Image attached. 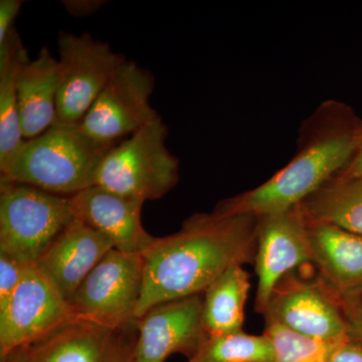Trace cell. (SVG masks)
Segmentation results:
<instances>
[{
	"label": "cell",
	"instance_id": "22",
	"mask_svg": "<svg viewBox=\"0 0 362 362\" xmlns=\"http://www.w3.org/2000/svg\"><path fill=\"white\" fill-rule=\"evenodd\" d=\"M264 334L273 349L271 362H329L331 349L337 342L305 337L272 321H266Z\"/></svg>",
	"mask_w": 362,
	"mask_h": 362
},
{
	"label": "cell",
	"instance_id": "26",
	"mask_svg": "<svg viewBox=\"0 0 362 362\" xmlns=\"http://www.w3.org/2000/svg\"><path fill=\"white\" fill-rule=\"evenodd\" d=\"M350 326V337H362V293L343 302Z\"/></svg>",
	"mask_w": 362,
	"mask_h": 362
},
{
	"label": "cell",
	"instance_id": "4",
	"mask_svg": "<svg viewBox=\"0 0 362 362\" xmlns=\"http://www.w3.org/2000/svg\"><path fill=\"white\" fill-rule=\"evenodd\" d=\"M168 134L159 117L117 143L102 159L95 185L143 202L161 199L180 180V160L166 146Z\"/></svg>",
	"mask_w": 362,
	"mask_h": 362
},
{
	"label": "cell",
	"instance_id": "3",
	"mask_svg": "<svg viewBox=\"0 0 362 362\" xmlns=\"http://www.w3.org/2000/svg\"><path fill=\"white\" fill-rule=\"evenodd\" d=\"M115 145L98 141L80 124L54 123L23 141L13 160L0 171V180L73 197L94 187L102 159Z\"/></svg>",
	"mask_w": 362,
	"mask_h": 362
},
{
	"label": "cell",
	"instance_id": "25",
	"mask_svg": "<svg viewBox=\"0 0 362 362\" xmlns=\"http://www.w3.org/2000/svg\"><path fill=\"white\" fill-rule=\"evenodd\" d=\"M23 1L21 0H1L0 1V44L14 30V21L20 13Z\"/></svg>",
	"mask_w": 362,
	"mask_h": 362
},
{
	"label": "cell",
	"instance_id": "21",
	"mask_svg": "<svg viewBox=\"0 0 362 362\" xmlns=\"http://www.w3.org/2000/svg\"><path fill=\"white\" fill-rule=\"evenodd\" d=\"M273 349L266 334L244 331L230 334L204 335L188 362H271Z\"/></svg>",
	"mask_w": 362,
	"mask_h": 362
},
{
	"label": "cell",
	"instance_id": "12",
	"mask_svg": "<svg viewBox=\"0 0 362 362\" xmlns=\"http://www.w3.org/2000/svg\"><path fill=\"white\" fill-rule=\"evenodd\" d=\"M202 303L201 294L165 302L136 320L139 334L130 362H164L173 354L194 356L206 335Z\"/></svg>",
	"mask_w": 362,
	"mask_h": 362
},
{
	"label": "cell",
	"instance_id": "1",
	"mask_svg": "<svg viewBox=\"0 0 362 362\" xmlns=\"http://www.w3.org/2000/svg\"><path fill=\"white\" fill-rule=\"evenodd\" d=\"M259 218L194 214L178 232L141 252L143 288L135 319L165 302L204 293L230 267L255 261Z\"/></svg>",
	"mask_w": 362,
	"mask_h": 362
},
{
	"label": "cell",
	"instance_id": "11",
	"mask_svg": "<svg viewBox=\"0 0 362 362\" xmlns=\"http://www.w3.org/2000/svg\"><path fill=\"white\" fill-rule=\"evenodd\" d=\"M256 311L264 314L274 288L286 274L311 263L309 221L300 206L259 218L255 256Z\"/></svg>",
	"mask_w": 362,
	"mask_h": 362
},
{
	"label": "cell",
	"instance_id": "13",
	"mask_svg": "<svg viewBox=\"0 0 362 362\" xmlns=\"http://www.w3.org/2000/svg\"><path fill=\"white\" fill-rule=\"evenodd\" d=\"M70 202L76 220L108 238L117 251L141 254L153 242L142 225L141 199L94 185L70 197Z\"/></svg>",
	"mask_w": 362,
	"mask_h": 362
},
{
	"label": "cell",
	"instance_id": "27",
	"mask_svg": "<svg viewBox=\"0 0 362 362\" xmlns=\"http://www.w3.org/2000/svg\"><path fill=\"white\" fill-rule=\"evenodd\" d=\"M106 1L101 0H66L62 1L66 11L76 18H84L96 13Z\"/></svg>",
	"mask_w": 362,
	"mask_h": 362
},
{
	"label": "cell",
	"instance_id": "30",
	"mask_svg": "<svg viewBox=\"0 0 362 362\" xmlns=\"http://www.w3.org/2000/svg\"><path fill=\"white\" fill-rule=\"evenodd\" d=\"M130 359H131V354H127V356H124L123 358L121 359V361H119L118 362H130Z\"/></svg>",
	"mask_w": 362,
	"mask_h": 362
},
{
	"label": "cell",
	"instance_id": "23",
	"mask_svg": "<svg viewBox=\"0 0 362 362\" xmlns=\"http://www.w3.org/2000/svg\"><path fill=\"white\" fill-rule=\"evenodd\" d=\"M25 264L0 252V310L8 303L26 270Z\"/></svg>",
	"mask_w": 362,
	"mask_h": 362
},
{
	"label": "cell",
	"instance_id": "10",
	"mask_svg": "<svg viewBox=\"0 0 362 362\" xmlns=\"http://www.w3.org/2000/svg\"><path fill=\"white\" fill-rule=\"evenodd\" d=\"M76 318L56 285L35 264L28 265L13 297L0 310V356L40 341Z\"/></svg>",
	"mask_w": 362,
	"mask_h": 362
},
{
	"label": "cell",
	"instance_id": "31",
	"mask_svg": "<svg viewBox=\"0 0 362 362\" xmlns=\"http://www.w3.org/2000/svg\"><path fill=\"white\" fill-rule=\"evenodd\" d=\"M349 337H350V335H349ZM352 338H354V339H356V341L361 343V344H362V337H352Z\"/></svg>",
	"mask_w": 362,
	"mask_h": 362
},
{
	"label": "cell",
	"instance_id": "9",
	"mask_svg": "<svg viewBox=\"0 0 362 362\" xmlns=\"http://www.w3.org/2000/svg\"><path fill=\"white\" fill-rule=\"evenodd\" d=\"M154 87L151 71L125 59L83 118L81 127L98 141L117 144L124 136L134 134L160 117L150 104Z\"/></svg>",
	"mask_w": 362,
	"mask_h": 362
},
{
	"label": "cell",
	"instance_id": "7",
	"mask_svg": "<svg viewBox=\"0 0 362 362\" xmlns=\"http://www.w3.org/2000/svg\"><path fill=\"white\" fill-rule=\"evenodd\" d=\"M58 47L56 123L80 124L126 59L87 33L80 35L59 33Z\"/></svg>",
	"mask_w": 362,
	"mask_h": 362
},
{
	"label": "cell",
	"instance_id": "2",
	"mask_svg": "<svg viewBox=\"0 0 362 362\" xmlns=\"http://www.w3.org/2000/svg\"><path fill=\"white\" fill-rule=\"evenodd\" d=\"M361 128L349 105L326 100L300 126L291 160L259 187L221 201L213 213L261 218L300 206L346 168Z\"/></svg>",
	"mask_w": 362,
	"mask_h": 362
},
{
	"label": "cell",
	"instance_id": "28",
	"mask_svg": "<svg viewBox=\"0 0 362 362\" xmlns=\"http://www.w3.org/2000/svg\"><path fill=\"white\" fill-rule=\"evenodd\" d=\"M337 176H341V177H359V176H362V128L354 156L350 159L346 168L343 169Z\"/></svg>",
	"mask_w": 362,
	"mask_h": 362
},
{
	"label": "cell",
	"instance_id": "19",
	"mask_svg": "<svg viewBox=\"0 0 362 362\" xmlns=\"http://www.w3.org/2000/svg\"><path fill=\"white\" fill-rule=\"evenodd\" d=\"M250 276L242 265L230 267L207 287L202 303V323L209 335L230 334L242 330Z\"/></svg>",
	"mask_w": 362,
	"mask_h": 362
},
{
	"label": "cell",
	"instance_id": "5",
	"mask_svg": "<svg viewBox=\"0 0 362 362\" xmlns=\"http://www.w3.org/2000/svg\"><path fill=\"white\" fill-rule=\"evenodd\" d=\"M74 220L70 197L0 180V252L37 264Z\"/></svg>",
	"mask_w": 362,
	"mask_h": 362
},
{
	"label": "cell",
	"instance_id": "16",
	"mask_svg": "<svg viewBox=\"0 0 362 362\" xmlns=\"http://www.w3.org/2000/svg\"><path fill=\"white\" fill-rule=\"evenodd\" d=\"M309 242L312 264L342 302L362 293V235L309 221Z\"/></svg>",
	"mask_w": 362,
	"mask_h": 362
},
{
	"label": "cell",
	"instance_id": "14",
	"mask_svg": "<svg viewBox=\"0 0 362 362\" xmlns=\"http://www.w3.org/2000/svg\"><path fill=\"white\" fill-rule=\"evenodd\" d=\"M113 249L108 238L75 218L35 265L71 303L83 281Z\"/></svg>",
	"mask_w": 362,
	"mask_h": 362
},
{
	"label": "cell",
	"instance_id": "29",
	"mask_svg": "<svg viewBox=\"0 0 362 362\" xmlns=\"http://www.w3.org/2000/svg\"><path fill=\"white\" fill-rule=\"evenodd\" d=\"M28 346L21 347L1 357V362H26Z\"/></svg>",
	"mask_w": 362,
	"mask_h": 362
},
{
	"label": "cell",
	"instance_id": "17",
	"mask_svg": "<svg viewBox=\"0 0 362 362\" xmlns=\"http://www.w3.org/2000/svg\"><path fill=\"white\" fill-rule=\"evenodd\" d=\"M59 68L47 47L35 59H28L18 78V109L25 140L33 139L57 121Z\"/></svg>",
	"mask_w": 362,
	"mask_h": 362
},
{
	"label": "cell",
	"instance_id": "24",
	"mask_svg": "<svg viewBox=\"0 0 362 362\" xmlns=\"http://www.w3.org/2000/svg\"><path fill=\"white\" fill-rule=\"evenodd\" d=\"M329 362H362V344L349 337L333 344Z\"/></svg>",
	"mask_w": 362,
	"mask_h": 362
},
{
	"label": "cell",
	"instance_id": "15",
	"mask_svg": "<svg viewBox=\"0 0 362 362\" xmlns=\"http://www.w3.org/2000/svg\"><path fill=\"white\" fill-rule=\"evenodd\" d=\"M118 331L74 319L28 346L26 362H118L127 356Z\"/></svg>",
	"mask_w": 362,
	"mask_h": 362
},
{
	"label": "cell",
	"instance_id": "8",
	"mask_svg": "<svg viewBox=\"0 0 362 362\" xmlns=\"http://www.w3.org/2000/svg\"><path fill=\"white\" fill-rule=\"evenodd\" d=\"M263 315L266 321L323 341H337L350 333L341 298L319 275L308 279L294 271L286 274Z\"/></svg>",
	"mask_w": 362,
	"mask_h": 362
},
{
	"label": "cell",
	"instance_id": "6",
	"mask_svg": "<svg viewBox=\"0 0 362 362\" xmlns=\"http://www.w3.org/2000/svg\"><path fill=\"white\" fill-rule=\"evenodd\" d=\"M141 255L111 250L74 295L71 305L75 316L114 330L134 322L141 297Z\"/></svg>",
	"mask_w": 362,
	"mask_h": 362
},
{
	"label": "cell",
	"instance_id": "18",
	"mask_svg": "<svg viewBox=\"0 0 362 362\" xmlns=\"http://www.w3.org/2000/svg\"><path fill=\"white\" fill-rule=\"evenodd\" d=\"M28 59L14 28L0 44V171L6 168L25 141L18 109V78Z\"/></svg>",
	"mask_w": 362,
	"mask_h": 362
},
{
	"label": "cell",
	"instance_id": "20",
	"mask_svg": "<svg viewBox=\"0 0 362 362\" xmlns=\"http://www.w3.org/2000/svg\"><path fill=\"white\" fill-rule=\"evenodd\" d=\"M300 207L310 223H327L362 235V176H335Z\"/></svg>",
	"mask_w": 362,
	"mask_h": 362
}]
</instances>
